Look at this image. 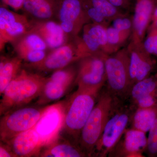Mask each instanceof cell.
<instances>
[{
    "mask_svg": "<svg viewBox=\"0 0 157 157\" xmlns=\"http://www.w3.org/2000/svg\"><path fill=\"white\" fill-rule=\"evenodd\" d=\"M143 45L150 54L157 56V28L152 25Z\"/></svg>",
    "mask_w": 157,
    "mask_h": 157,
    "instance_id": "28",
    "label": "cell"
},
{
    "mask_svg": "<svg viewBox=\"0 0 157 157\" xmlns=\"http://www.w3.org/2000/svg\"><path fill=\"white\" fill-rule=\"evenodd\" d=\"M32 23L27 17L4 7L0 8V49L9 42H14L28 33Z\"/></svg>",
    "mask_w": 157,
    "mask_h": 157,
    "instance_id": "12",
    "label": "cell"
},
{
    "mask_svg": "<svg viewBox=\"0 0 157 157\" xmlns=\"http://www.w3.org/2000/svg\"><path fill=\"white\" fill-rule=\"evenodd\" d=\"M77 69L67 67L46 77L37 104L43 106L59 100L67 93L76 80Z\"/></svg>",
    "mask_w": 157,
    "mask_h": 157,
    "instance_id": "10",
    "label": "cell"
},
{
    "mask_svg": "<svg viewBox=\"0 0 157 157\" xmlns=\"http://www.w3.org/2000/svg\"><path fill=\"white\" fill-rule=\"evenodd\" d=\"M123 139L119 141L109 155L116 157H142L146 151L147 137L146 133L131 128L127 129L123 135Z\"/></svg>",
    "mask_w": 157,
    "mask_h": 157,
    "instance_id": "16",
    "label": "cell"
},
{
    "mask_svg": "<svg viewBox=\"0 0 157 157\" xmlns=\"http://www.w3.org/2000/svg\"><path fill=\"white\" fill-rule=\"evenodd\" d=\"M122 11H128L132 7L134 0H107Z\"/></svg>",
    "mask_w": 157,
    "mask_h": 157,
    "instance_id": "30",
    "label": "cell"
},
{
    "mask_svg": "<svg viewBox=\"0 0 157 157\" xmlns=\"http://www.w3.org/2000/svg\"><path fill=\"white\" fill-rule=\"evenodd\" d=\"M152 21H153L152 25L157 28V7L156 8L154 13Z\"/></svg>",
    "mask_w": 157,
    "mask_h": 157,
    "instance_id": "33",
    "label": "cell"
},
{
    "mask_svg": "<svg viewBox=\"0 0 157 157\" xmlns=\"http://www.w3.org/2000/svg\"><path fill=\"white\" fill-rule=\"evenodd\" d=\"M157 7V0H135L131 42H143Z\"/></svg>",
    "mask_w": 157,
    "mask_h": 157,
    "instance_id": "18",
    "label": "cell"
},
{
    "mask_svg": "<svg viewBox=\"0 0 157 157\" xmlns=\"http://www.w3.org/2000/svg\"><path fill=\"white\" fill-rule=\"evenodd\" d=\"M130 56L127 47L105 58L107 81L114 96L128 95L131 88Z\"/></svg>",
    "mask_w": 157,
    "mask_h": 157,
    "instance_id": "5",
    "label": "cell"
},
{
    "mask_svg": "<svg viewBox=\"0 0 157 157\" xmlns=\"http://www.w3.org/2000/svg\"><path fill=\"white\" fill-rule=\"evenodd\" d=\"M102 88H77L65 102L61 133L65 138L78 145L82 130L92 111Z\"/></svg>",
    "mask_w": 157,
    "mask_h": 157,
    "instance_id": "1",
    "label": "cell"
},
{
    "mask_svg": "<svg viewBox=\"0 0 157 157\" xmlns=\"http://www.w3.org/2000/svg\"><path fill=\"white\" fill-rule=\"evenodd\" d=\"M46 106H23L2 115L0 121L1 141L7 142L20 133L33 128Z\"/></svg>",
    "mask_w": 157,
    "mask_h": 157,
    "instance_id": "6",
    "label": "cell"
},
{
    "mask_svg": "<svg viewBox=\"0 0 157 157\" xmlns=\"http://www.w3.org/2000/svg\"><path fill=\"white\" fill-rule=\"evenodd\" d=\"M157 118V104L145 108L135 109L132 115V128L147 133Z\"/></svg>",
    "mask_w": 157,
    "mask_h": 157,
    "instance_id": "24",
    "label": "cell"
},
{
    "mask_svg": "<svg viewBox=\"0 0 157 157\" xmlns=\"http://www.w3.org/2000/svg\"><path fill=\"white\" fill-rule=\"evenodd\" d=\"M148 132L145 152L149 157H157V118Z\"/></svg>",
    "mask_w": 157,
    "mask_h": 157,
    "instance_id": "27",
    "label": "cell"
},
{
    "mask_svg": "<svg viewBox=\"0 0 157 157\" xmlns=\"http://www.w3.org/2000/svg\"><path fill=\"white\" fill-rule=\"evenodd\" d=\"M116 98L108 121L95 149L94 154L106 157L120 140L131 121L132 108Z\"/></svg>",
    "mask_w": 157,
    "mask_h": 157,
    "instance_id": "4",
    "label": "cell"
},
{
    "mask_svg": "<svg viewBox=\"0 0 157 157\" xmlns=\"http://www.w3.org/2000/svg\"><path fill=\"white\" fill-rule=\"evenodd\" d=\"M31 23V30L40 36L47 44L48 48L56 49L70 40L59 23L53 20H32Z\"/></svg>",
    "mask_w": 157,
    "mask_h": 157,
    "instance_id": "20",
    "label": "cell"
},
{
    "mask_svg": "<svg viewBox=\"0 0 157 157\" xmlns=\"http://www.w3.org/2000/svg\"><path fill=\"white\" fill-rule=\"evenodd\" d=\"M89 23L107 28L117 17L127 14L107 0H80Z\"/></svg>",
    "mask_w": 157,
    "mask_h": 157,
    "instance_id": "17",
    "label": "cell"
},
{
    "mask_svg": "<svg viewBox=\"0 0 157 157\" xmlns=\"http://www.w3.org/2000/svg\"><path fill=\"white\" fill-rule=\"evenodd\" d=\"M127 48L130 56L132 87L135 83L150 76L154 68L155 63L151 55L144 48L143 42L134 43L130 41Z\"/></svg>",
    "mask_w": 157,
    "mask_h": 157,
    "instance_id": "14",
    "label": "cell"
},
{
    "mask_svg": "<svg viewBox=\"0 0 157 157\" xmlns=\"http://www.w3.org/2000/svg\"><path fill=\"white\" fill-rule=\"evenodd\" d=\"M157 92V74L151 75L134 84L128 95L133 103L138 99Z\"/></svg>",
    "mask_w": 157,
    "mask_h": 157,
    "instance_id": "25",
    "label": "cell"
},
{
    "mask_svg": "<svg viewBox=\"0 0 157 157\" xmlns=\"http://www.w3.org/2000/svg\"><path fill=\"white\" fill-rule=\"evenodd\" d=\"M14 48L17 56L26 64L41 61L47 55L48 46L38 34L31 30L15 41Z\"/></svg>",
    "mask_w": 157,
    "mask_h": 157,
    "instance_id": "15",
    "label": "cell"
},
{
    "mask_svg": "<svg viewBox=\"0 0 157 157\" xmlns=\"http://www.w3.org/2000/svg\"><path fill=\"white\" fill-rule=\"evenodd\" d=\"M87 155L79 146L65 137L59 136L41 149L39 157H81Z\"/></svg>",
    "mask_w": 157,
    "mask_h": 157,
    "instance_id": "22",
    "label": "cell"
},
{
    "mask_svg": "<svg viewBox=\"0 0 157 157\" xmlns=\"http://www.w3.org/2000/svg\"><path fill=\"white\" fill-rule=\"evenodd\" d=\"M62 0H24L22 9L35 20L57 17Z\"/></svg>",
    "mask_w": 157,
    "mask_h": 157,
    "instance_id": "21",
    "label": "cell"
},
{
    "mask_svg": "<svg viewBox=\"0 0 157 157\" xmlns=\"http://www.w3.org/2000/svg\"><path fill=\"white\" fill-rule=\"evenodd\" d=\"M65 107V102L63 101L46 106L34 127L40 139L41 149L53 142L60 135L63 124Z\"/></svg>",
    "mask_w": 157,
    "mask_h": 157,
    "instance_id": "9",
    "label": "cell"
},
{
    "mask_svg": "<svg viewBox=\"0 0 157 157\" xmlns=\"http://www.w3.org/2000/svg\"><path fill=\"white\" fill-rule=\"evenodd\" d=\"M23 60L18 56L12 58L1 57L0 62V95H2L10 82L19 73Z\"/></svg>",
    "mask_w": 157,
    "mask_h": 157,
    "instance_id": "23",
    "label": "cell"
},
{
    "mask_svg": "<svg viewBox=\"0 0 157 157\" xmlns=\"http://www.w3.org/2000/svg\"><path fill=\"white\" fill-rule=\"evenodd\" d=\"M57 18L69 40L78 36L89 23L80 0H62Z\"/></svg>",
    "mask_w": 157,
    "mask_h": 157,
    "instance_id": "11",
    "label": "cell"
},
{
    "mask_svg": "<svg viewBox=\"0 0 157 157\" xmlns=\"http://www.w3.org/2000/svg\"><path fill=\"white\" fill-rule=\"evenodd\" d=\"M106 33L108 55L112 54L120 50L132 35L130 33L118 30L112 26L107 27Z\"/></svg>",
    "mask_w": 157,
    "mask_h": 157,
    "instance_id": "26",
    "label": "cell"
},
{
    "mask_svg": "<svg viewBox=\"0 0 157 157\" xmlns=\"http://www.w3.org/2000/svg\"><path fill=\"white\" fill-rule=\"evenodd\" d=\"M2 2L15 11H18L22 9L24 0H2Z\"/></svg>",
    "mask_w": 157,
    "mask_h": 157,
    "instance_id": "31",
    "label": "cell"
},
{
    "mask_svg": "<svg viewBox=\"0 0 157 157\" xmlns=\"http://www.w3.org/2000/svg\"><path fill=\"white\" fill-rule=\"evenodd\" d=\"M81 58L76 37L52 51L41 61L36 63L26 64L25 67L39 74L54 72L67 67Z\"/></svg>",
    "mask_w": 157,
    "mask_h": 157,
    "instance_id": "7",
    "label": "cell"
},
{
    "mask_svg": "<svg viewBox=\"0 0 157 157\" xmlns=\"http://www.w3.org/2000/svg\"><path fill=\"white\" fill-rule=\"evenodd\" d=\"M106 28L101 25L93 23L84 26L82 37L78 36L76 38L82 58L93 55H108Z\"/></svg>",
    "mask_w": 157,
    "mask_h": 157,
    "instance_id": "13",
    "label": "cell"
},
{
    "mask_svg": "<svg viewBox=\"0 0 157 157\" xmlns=\"http://www.w3.org/2000/svg\"><path fill=\"white\" fill-rule=\"evenodd\" d=\"M5 143L16 157H39L41 150L39 135L34 128L20 133Z\"/></svg>",
    "mask_w": 157,
    "mask_h": 157,
    "instance_id": "19",
    "label": "cell"
},
{
    "mask_svg": "<svg viewBox=\"0 0 157 157\" xmlns=\"http://www.w3.org/2000/svg\"><path fill=\"white\" fill-rule=\"evenodd\" d=\"M15 155L7 144L1 141L0 157H15Z\"/></svg>",
    "mask_w": 157,
    "mask_h": 157,
    "instance_id": "32",
    "label": "cell"
},
{
    "mask_svg": "<svg viewBox=\"0 0 157 157\" xmlns=\"http://www.w3.org/2000/svg\"><path fill=\"white\" fill-rule=\"evenodd\" d=\"M112 27L121 32L132 34L133 29V17L125 14L117 17L112 21Z\"/></svg>",
    "mask_w": 157,
    "mask_h": 157,
    "instance_id": "29",
    "label": "cell"
},
{
    "mask_svg": "<svg viewBox=\"0 0 157 157\" xmlns=\"http://www.w3.org/2000/svg\"><path fill=\"white\" fill-rule=\"evenodd\" d=\"M46 78L39 73L21 69L2 94L0 102L1 116L25 106L39 98Z\"/></svg>",
    "mask_w": 157,
    "mask_h": 157,
    "instance_id": "2",
    "label": "cell"
},
{
    "mask_svg": "<svg viewBox=\"0 0 157 157\" xmlns=\"http://www.w3.org/2000/svg\"><path fill=\"white\" fill-rule=\"evenodd\" d=\"M110 91L99 95L82 130L78 145L87 156H92L114 104L116 97Z\"/></svg>",
    "mask_w": 157,
    "mask_h": 157,
    "instance_id": "3",
    "label": "cell"
},
{
    "mask_svg": "<svg viewBox=\"0 0 157 157\" xmlns=\"http://www.w3.org/2000/svg\"><path fill=\"white\" fill-rule=\"evenodd\" d=\"M108 55H93L78 61L75 83L78 88H103L107 81L105 59Z\"/></svg>",
    "mask_w": 157,
    "mask_h": 157,
    "instance_id": "8",
    "label": "cell"
}]
</instances>
